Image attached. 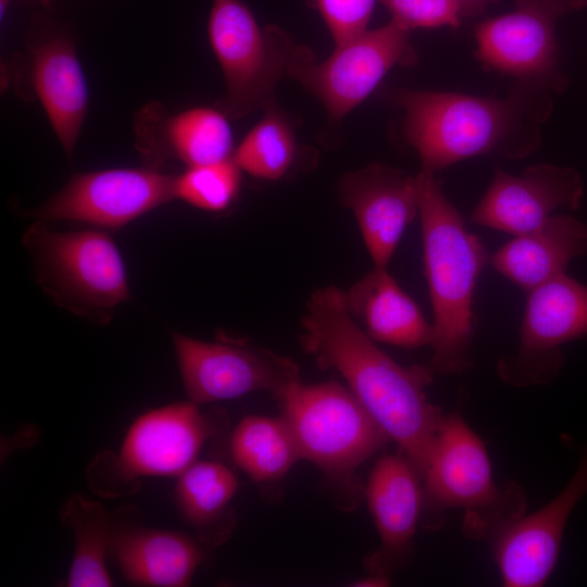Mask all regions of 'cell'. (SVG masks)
<instances>
[{
  "label": "cell",
  "mask_w": 587,
  "mask_h": 587,
  "mask_svg": "<svg viewBox=\"0 0 587 587\" xmlns=\"http://www.w3.org/2000/svg\"><path fill=\"white\" fill-rule=\"evenodd\" d=\"M300 458L315 464L344 510L364 496L358 467L390 438L347 386L337 382H299L276 399Z\"/></svg>",
  "instance_id": "obj_5"
},
{
  "label": "cell",
  "mask_w": 587,
  "mask_h": 587,
  "mask_svg": "<svg viewBox=\"0 0 587 587\" xmlns=\"http://www.w3.org/2000/svg\"><path fill=\"white\" fill-rule=\"evenodd\" d=\"M241 170L234 158L190 166L175 178L176 198L210 212L227 209L238 196Z\"/></svg>",
  "instance_id": "obj_27"
},
{
  "label": "cell",
  "mask_w": 587,
  "mask_h": 587,
  "mask_svg": "<svg viewBox=\"0 0 587 587\" xmlns=\"http://www.w3.org/2000/svg\"><path fill=\"white\" fill-rule=\"evenodd\" d=\"M215 426L190 400L148 410L129 426L116 453L90 463V488L112 497L135 491L142 477H178L197 461Z\"/></svg>",
  "instance_id": "obj_7"
},
{
  "label": "cell",
  "mask_w": 587,
  "mask_h": 587,
  "mask_svg": "<svg viewBox=\"0 0 587 587\" xmlns=\"http://www.w3.org/2000/svg\"><path fill=\"white\" fill-rule=\"evenodd\" d=\"M228 451L233 463L258 484L283 478L301 459L282 416H245L230 434Z\"/></svg>",
  "instance_id": "obj_24"
},
{
  "label": "cell",
  "mask_w": 587,
  "mask_h": 587,
  "mask_svg": "<svg viewBox=\"0 0 587 587\" xmlns=\"http://www.w3.org/2000/svg\"><path fill=\"white\" fill-rule=\"evenodd\" d=\"M570 12L563 0H514L513 11L475 27V58L488 71L562 92L569 80L557 24Z\"/></svg>",
  "instance_id": "obj_12"
},
{
  "label": "cell",
  "mask_w": 587,
  "mask_h": 587,
  "mask_svg": "<svg viewBox=\"0 0 587 587\" xmlns=\"http://www.w3.org/2000/svg\"><path fill=\"white\" fill-rule=\"evenodd\" d=\"M571 12L578 11L587 7V0H563Z\"/></svg>",
  "instance_id": "obj_32"
},
{
  "label": "cell",
  "mask_w": 587,
  "mask_h": 587,
  "mask_svg": "<svg viewBox=\"0 0 587 587\" xmlns=\"http://www.w3.org/2000/svg\"><path fill=\"white\" fill-rule=\"evenodd\" d=\"M391 576L384 575V574H377V573H369L363 578H360L355 580L352 586L358 587H383L388 586L391 582Z\"/></svg>",
  "instance_id": "obj_31"
},
{
  "label": "cell",
  "mask_w": 587,
  "mask_h": 587,
  "mask_svg": "<svg viewBox=\"0 0 587 587\" xmlns=\"http://www.w3.org/2000/svg\"><path fill=\"white\" fill-rule=\"evenodd\" d=\"M264 114L234 152L241 172L263 180H278L290 174L301 159V146L290 117L272 98Z\"/></svg>",
  "instance_id": "obj_26"
},
{
  "label": "cell",
  "mask_w": 587,
  "mask_h": 587,
  "mask_svg": "<svg viewBox=\"0 0 587 587\" xmlns=\"http://www.w3.org/2000/svg\"><path fill=\"white\" fill-rule=\"evenodd\" d=\"M587 254V224L557 213L541 226L513 236L490 255L489 264L525 292L565 274L570 262Z\"/></svg>",
  "instance_id": "obj_19"
},
{
  "label": "cell",
  "mask_w": 587,
  "mask_h": 587,
  "mask_svg": "<svg viewBox=\"0 0 587 587\" xmlns=\"http://www.w3.org/2000/svg\"><path fill=\"white\" fill-rule=\"evenodd\" d=\"M349 314L376 342L416 349L430 346L433 325L388 267H375L344 291Z\"/></svg>",
  "instance_id": "obj_21"
},
{
  "label": "cell",
  "mask_w": 587,
  "mask_h": 587,
  "mask_svg": "<svg viewBox=\"0 0 587 587\" xmlns=\"http://www.w3.org/2000/svg\"><path fill=\"white\" fill-rule=\"evenodd\" d=\"M74 536V554L65 579L67 587H108L113 579L107 567L110 555L111 514L96 500L74 494L60 510Z\"/></svg>",
  "instance_id": "obj_25"
},
{
  "label": "cell",
  "mask_w": 587,
  "mask_h": 587,
  "mask_svg": "<svg viewBox=\"0 0 587 587\" xmlns=\"http://www.w3.org/2000/svg\"><path fill=\"white\" fill-rule=\"evenodd\" d=\"M338 191L354 214L374 266L387 268L405 229L419 216L415 176L371 163L346 173Z\"/></svg>",
  "instance_id": "obj_16"
},
{
  "label": "cell",
  "mask_w": 587,
  "mask_h": 587,
  "mask_svg": "<svg viewBox=\"0 0 587 587\" xmlns=\"http://www.w3.org/2000/svg\"><path fill=\"white\" fill-rule=\"evenodd\" d=\"M208 35L225 80L220 110L232 118L263 109L305 48L276 26L261 27L241 0H213Z\"/></svg>",
  "instance_id": "obj_8"
},
{
  "label": "cell",
  "mask_w": 587,
  "mask_h": 587,
  "mask_svg": "<svg viewBox=\"0 0 587 587\" xmlns=\"http://www.w3.org/2000/svg\"><path fill=\"white\" fill-rule=\"evenodd\" d=\"M417 60L410 32L390 21L336 45L321 62L305 47L288 76L313 93L329 116L338 121L364 101L391 68L413 66Z\"/></svg>",
  "instance_id": "obj_10"
},
{
  "label": "cell",
  "mask_w": 587,
  "mask_h": 587,
  "mask_svg": "<svg viewBox=\"0 0 587 587\" xmlns=\"http://www.w3.org/2000/svg\"><path fill=\"white\" fill-rule=\"evenodd\" d=\"M40 1H41V2H43V3H47V2H49V0H40Z\"/></svg>",
  "instance_id": "obj_33"
},
{
  "label": "cell",
  "mask_w": 587,
  "mask_h": 587,
  "mask_svg": "<svg viewBox=\"0 0 587 587\" xmlns=\"http://www.w3.org/2000/svg\"><path fill=\"white\" fill-rule=\"evenodd\" d=\"M391 20L407 32L441 26L458 27L463 16L455 0H378Z\"/></svg>",
  "instance_id": "obj_28"
},
{
  "label": "cell",
  "mask_w": 587,
  "mask_h": 587,
  "mask_svg": "<svg viewBox=\"0 0 587 587\" xmlns=\"http://www.w3.org/2000/svg\"><path fill=\"white\" fill-rule=\"evenodd\" d=\"M461 9L463 18L483 14L486 9L500 0H455Z\"/></svg>",
  "instance_id": "obj_30"
},
{
  "label": "cell",
  "mask_w": 587,
  "mask_h": 587,
  "mask_svg": "<svg viewBox=\"0 0 587 587\" xmlns=\"http://www.w3.org/2000/svg\"><path fill=\"white\" fill-rule=\"evenodd\" d=\"M227 115L208 107L170 115L162 123V145L150 158V167L165 157L190 166L222 162L234 157V138Z\"/></svg>",
  "instance_id": "obj_23"
},
{
  "label": "cell",
  "mask_w": 587,
  "mask_h": 587,
  "mask_svg": "<svg viewBox=\"0 0 587 587\" xmlns=\"http://www.w3.org/2000/svg\"><path fill=\"white\" fill-rule=\"evenodd\" d=\"M23 246L43 292L77 316L108 324L130 298L122 255L101 230L57 232L38 220L25 232Z\"/></svg>",
  "instance_id": "obj_6"
},
{
  "label": "cell",
  "mask_w": 587,
  "mask_h": 587,
  "mask_svg": "<svg viewBox=\"0 0 587 587\" xmlns=\"http://www.w3.org/2000/svg\"><path fill=\"white\" fill-rule=\"evenodd\" d=\"M583 196V179L570 166L538 163L514 175L496 165L471 222L516 236L536 229L560 210H577Z\"/></svg>",
  "instance_id": "obj_14"
},
{
  "label": "cell",
  "mask_w": 587,
  "mask_h": 587,
  "mask_svg": "<svg viewBox=\"0 0 587 587\" xmlns=\"http://www.w3.org/2000/svg\"><path fill=\"white\" fill-rule=\"evenodd\" d=\"M32 84L58 140L71 155L89 100L87 80L72 40L53 36L33 47Z\"/></svg>",
  "instance_id": "obj_20"
},
{
  "label": "cell",
  "mask_w": 587,
  "mask_h": 587,
  "mask_svg": "<svg viewBox=\"0 0 587 587\" xmlns=\"http://www.w3.org/2000/svg\"><path fill=\"white\" fill-rule=\"evenodd\" d=\"M204 547L187 534L140 524L135 510L111 514L110 555L133 585L188 586L205 558Z\"/></svg>",
  "instance_id": "obj_18"
},
{
  "label": "cell",
  "mask_w": 587,
  "mask_h": 587,
  "mask_svg": "<svg viewBox=\"0 0 587 587\" xmlns=\"http://www.w3.org/2000/svg\"><path fill=\"white\" fill-rule=\"evenodd\" d=\"M384 95L403 111L404 138L421 171L432 174L475 157L517 161L532 155L553 110L550 91L520 79L501 98L409 88Z\"/></svg>",
  "instance_id": "obj_2"
},
{
  "label": "cell",
  "mask_w": 587,
  "mask_h": 587,
  "mask_svg": "<svg viewBox=\"0 0 587 587\" xmlns=\"http://www.w3.org/2000/svg\"><path fill=\"white\" fill-rule=\"evenodd\" d=\"M415 179L424 273L433 311L428 366L434 374L462 375L474 365L473 297L490 255L482 240L469 232L436 174L420 171Z\"/></svg>",
  "instance_id": "obj_3"
},
{
  "label": "cell",
  "mask_w": 587,
  "mask_h": 587,
  "mask_svg": "<svg viewBox=\"0 0 587 587\" xmlns=\"http://www.w3.org/2000/svg\"><path fill=\"white\" fill-rule=\"evenodd\" d=\"M301 346L347 387L414 465L422 479L445 414L426 394L430 367L403 366L383 351L349 314L344 291L311 294L301 319Z\"/></svg>",
  "instance_id": "obj_1"
},
{
  "label": "cell",
  "mask_w": 587,
  "mask_h": 587,
  "mask_svg": "<svg viewBox=\"0 0 587 587\" xmlns=\"http://www.w3.org/2000/svg\"><path fill=\"white\" fill-rule=\"evenodd\" d=\"M324 20L335 45L367 29L377 0H308Z\"/></svg>",
  "instance_id": "obj_29"
},
{
  "label": "cell",
  "mask_w": 587,
  "mask_h": 587,
  "mask_svg": "<svg viewBox=\"0 0 587 587\" xmlns=\"http://www.w3.org/2000/svg\"><path fill=\"white\" fill-rule=\"evenodd\" d=\"M237 489L235 472L215 461H196L177 477L178 514L204 546L216 547L229 538L236 522L230 502Z\"/></svg>",
  "instance_id": "obj_22"
},
{
  "label": "cell",
  "mask_w": 587,
  "mask_h": 587,
  "mask_svg": "<svg viewBox=\"0 0 587 587\" xmlns=\"http://www.w3.org/2000/svg\"><path fill=\"white\" fill-rule=\"evenodd\" d=\"M172 340L186 395L199 405L254 391L278 399L301 382L294 360L248 339L221 333L202 341L172 332Z\"/></svg>",
  "instance_id": "obj_9"
},
{
  "label": "cell",
  "mask_w": 587,
  "mask_h": 587,
  "mask_svg": "<svg viewBox=\"0 0 587 587\" xmlns=\"http://www.w3.org/2000/svg\"><path fill=\"white\" fill-rule=\"evenodd\" d=\"M586 495L587 442L565 487L546 505L523 515L491 540L504 586L539 587L548 580L559 558L567 521Z\"/></svg>",
  "instance_id": "obj_15"
},
{
  "label": "cell",
  "mask_w": 587,
  "mask_h": 587,
  "mask_svg": "<svg viewBox=\"0 0 587 587\" xmlns=\"http://www.w3.org/2000/svg\"><path fill=\"white\" fill-rule=\"evenodd\" d=\"M175 178L150 166L75 174L33 215L118 229L175 199Z\"/></svg>",
  "instance_id": "obj_13"
},
{
  "label": "cell",
  "mask_w": 587,
  "mask_h": 587,
  "mask_svg": "<svg viewBox=\"0 0 587 587\" xmlns=\"http://www.w3.org/2000/svg\"><path fill=\"white\" fill-rule=\"evenodd\" d=\"M364 497L379 535V547L366 557L369 573L391 576L410 557L423 510V479L401 453L374 465Z\"/></svg>",
  "instance_id": "obj_17"
},
{
  "label": "cell",
  "mask_w": 587,
  "mask_h": 587,
  "mask_svg": "<svg viewBox=\"0 0 587 587\" xmlns=\"http://www.w3.org/2000/svg\"><path fill=\"white\" fill-rule=\"evenodd\" d=\"M585 336L587 286L565 273L527 292L517 348L498 360V376L516 388L548 385L563 366L562 346Z\"/></svg>",
  "instance_id": "obj_11"
},
{
  "label": "cell",
  "mask_w": 587,
  "mask_h": 587,
  "mask_svg": "<svg viewBox=\"0 0 587 587\" xmlns=\"http://www.w3.org/2000/svg\"><path fill=\"white\" fill-rule=\"evenodd\" d=\"M526 507L520 485L495 483L485 445L462 415H445L423 477L421 526L436 529L449 510L463 509V535L491 541L525 515Z\"/></svg>",
  "instance_id": "obj_4"
}]
</instances>
